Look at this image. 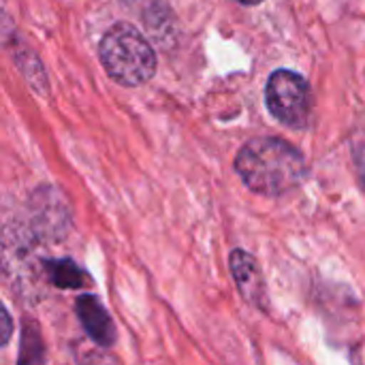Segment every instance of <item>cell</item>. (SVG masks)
Masks as SVG:
<instances>
[{
    "instance_id": "cell-3",
    "label": "cell",
    "mask_w": 365,
    "mask_h": 365,
    "mask_svg": "<svg viewBox=\"0 0 365 365\" xmlns=\"http://www.w3.org/2000/svg\"><path fill=\"white\" fill-rule=\"evenodd\" d=\"M265 101L278 122L291 128H304L308 124L310 88L302 75L293 71H276L267 81Z\"/></svg>"
},
{
    "instance_id": "cell-4",
    "label": "cell",
    "mask_w": 365,
    "mask_h": 365,
    "mask_svg": "<svg viewBox=\"0 0 365 365\" xmlns=\"http://www.w3.org/2000/svg\"><path fill=\"white\" fill-rule=\"evenodd\" d=\"M231 274H233L244 299L259 308H265V282H263V276H261V269H259L255 257H250L244 250H233L231 252Z\"/></svg>"
},
{
    "instance_id": "cell-8",
    "label": "cell",
    "mask_w": 365,
    "mask_h": 365,
    "mask_svg": "<svg viewBox=\"0 0 365 365\" xmlns=\"http://www.w3.org/2000/svg\"><path fill=\"white\" fill-rule=\"evenodd\" d=\"M353 158H355V169H357V175H359V182L365 190V139L364 141H357L353 145Z\"/></svg>"
},
{
    "instance_id": "cell-1",
    "label": "cell",
    "mask_w": 365,
    "mask_h": 365,
    "mask_svg": "<svg viewBox=\"0 0 365 365\" xmlns=\"http://www.w3.org/2000/svg\"><path fill=\"white\" fill-rule=\"evenodd\" d=\"M235 169L250 190L265 197L284 195L306 178V163L299 150L278 137L248 141L235 158Z\"/></svg>"
},
{
    "instance_id": "cell-6",
    "label": "cell",
    "mask_w": 365,
    "mask_h": 365,
    "mask_svg": "<svg viewBox=\"0 0 365 365\" xmlns=\"http://www.w3.org/2000/svg\"><path fill=\"white\" fill-rule=\"evenodd\" d=\"M45 267L51 282L60 289H77L86 282V274L73 261H51Z\"/></svg>"
},
{
    "instance_id": "cell-7",
    "label": "cell",
    "mask_w": 365,
    "mask_h": 365,
    "mask_svg": "<svg viewBox=\"0 0 365 365\" xmlns=\"http://www.w3.org/2000/svg\"><path fill=\"white\" fill-rule=\"evenodd\" d=\"M11 336H13V321H11V314L6 312V308L0 302V349L11 340Z\"/></svg>"
},
{
    "instance_id": "cell-5",
    "label": "cell",
    "mask_w": 365,
    "mask_h": 365,
    "mask_svg": "<svg viewBox=\"0 0 365 365\" xmlns=\"http://www.w3.org/2000/svg\"><path fill=\"white\" fill-rule=\"evenodd\" d=\"M77 314L90 338L103 346H111L115 342V327L107 314V310L94 297H79L77 299Z\"/></svg>"
},
{
    "instance_id": "cell-2",
    "label": "cell",
    "mask_w": 365,
    "mask_h": 365,
    "mask_svg": "<svg viewBox=\"0 0 365 365\" xmlns=\"http://www.w3.org/2000/svg\"><path fill=\"white\" fill-rule=\"evenodd\" d=\"M101 62L109 77L122 86H141L156 71V56L145 36L128 26H111L101 41Z\"/></svg>"
},
{
    "instance_id": "cell-9",
    "label": "cell",
    "mask_w": 365,
    "mask_h": 365,
    "mask_svg": "<svg viewBox=\"0 0 365 365\" xmlns=\"http://www.w3.org/2000/svg\"><path fill=\"white\" fill-rule=\"evenodd\" d=\"M240 2H244V4H259L261 0H240Z\"/></svg>"
}]
</instances>
